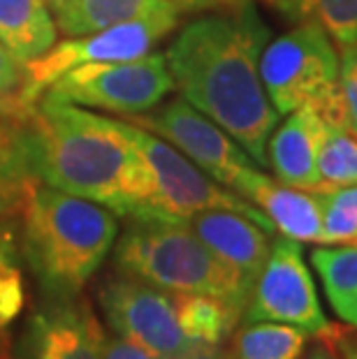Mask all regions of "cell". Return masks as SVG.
I'll use <instances>...</instances> for the list:
<instances>
[{"label":"cell","instance_id":"cell-1","mask_svg":"<svg viewBox=\"0 0 357 359\" xmlns=\"http://www.w3.org/2000/svg\"><path fill=\"white\" fill-rule=\"evenodd\" d=\"M269 28L250 0L230 14L193 19L165 51L174 88L223 128L255 165H267V144L281 114L260 79Z\"/></svg>","mask_w":357,"mask_h":359},{"label":"cell","instance_id":"cell-2","mask_svg":"<svg viewBox=\"0 0 357 359\" xmlns=\"http://www.w3.org/2000/svg\"><path fill=\"white\" fill-rule=\"evenodd\" d=\"M19 149L37 183L93 200L121 218L147 213L151 181L114 118L42 93L17 121Z\"/></svg>","mask_w":357,"mask_h":359},{"label":"cell","instance_id":"cell-3","mask_svg":"<svg viewBox=\"0 0 357 359\" xmlns=\"http://www.w3.org/2000/svg\"><path fill=\"white\" fill-rule=\"evenodd\" d=\"M21 253L42 299H77L119 236L107 206L33 181L19 209Z\"/></svg>","mask_w":357,"mask_h":359},{"label":"cell","instance_id":"cell-4","mask_svg":"<svg viewBox=\"0 0 357 359\" xmlns=\"http://www.w3.org/2000/svg\"><path fill=\"white\" fill-rule=\"evenodd\" d=\"M114 269L174 294H211L244 313L253 287L181 220L128 218L114 243Z\"/></svg>","mask_w":357,"mask_h":359},{"label":"cell","instance_id":"cell-5","mask_svg":"<svg viewBox=\"0 0 357 359\" xmlns=\"http://www.w3.org/2000/svg\"><path fill=\"white\" fill-rule=\"evenodd\" d=\"M114 123L121 130V135L137 149L149 172L151 195L147 213L142 218H163L186 223L188 218L200 211L225 209L237 211L264 227L269 234H276V227L255 204H250L234 190L223 188L216 179L202 172L163 137L149 133V130L135 126L130 121L114 118Z\"/></svg>","mask_w":357,"mask_h":359},{"label":"cell","instance_id":"cell-6","mask_svg":"<svg viewBox=\"0 0 357 359\" xmlns=\"http://www.w3.org/2000/svg\"><path fill=\"white\" fill-rule=\"evenodd\" d=\"M179 10L123 21V24L95 30V33L70 37L65 42H54L42 56L24 65L21 83V102L30 107L44 90L65 72L90 63H114V60H133L154 51L179 24Z\"/></svg>","mask_w":357,"mask_h":359},{"label":"cell","instance_id":"cell-7","mask_svg":"<svg viewBox=\"0 0 357 359\" xmlns=\"http://www.w3.org/2000/svg\"><path fill=\"white\" fill-rule=\"evenodd\" d=\"M172 90L174 79L167 58L151 51L133 60L74 67L58 77L44 93L77 107L135 116L158 107Z\"/></svg>","mask_w":357,"mask_h":359},{"label":"cell","instance_id":"cell-8","mask_svg":"<svg viewBox=\"0 0 357 359\" xmlns=\"http://www.w3.org/2000/svg\"><path fill=\"white\" fill-rule=\"evenodd\" d=\"M260 79L274 109L290 114L339 86L337 47L321 26L295 24L264 47Z\"/></svg>","mask_w":357,"mask_h":359},{"label":"cell","instance_id":"cell-9","mask_svg":"<svg viewBox=\"0 0 357 359\" xmlns=\"http://www.w3.org/2000/svg\"><path fill=\"white\" fill-rule=\"evenodd\" d=\"M97 304L116 336L137 343L156 359H172L195 346L179 327L174 292L114 271L97 285Z\"/></svg>","mask_w":357,"mask_h":359},{"label":"cell","instance_id":"cell-10","mask_svg":"<svg viewBox=\"0 0 357 359\" xmlns=\"http://www.w3.org/2000/svg\"><path fill=\"white\" fill-rule=\"evenodd\" d=\"M241 320L292 325L311 336H321L330 327L311 271L302 257L299 241L288 236L271 239L269 257L255 280Z\"/></svg>","mask_w":357,"mask_h":359},{"label":"cell","instance_id":"cell-11","mask_svg":"<svg viewBox=\"0 0 357 359\" xmlns=\"http://www.w3.org/2000/svg\"><path fill=\"white\" fill-rule=\"evenodd\" d=\"M128 121L163 137L211 179L232 190L255 167V160L223 128L197 111L184 97L128 116Z\"/></svg>","mask_w":357,"mask_h":359},{"label":"cell","instance_id":"cell-12","mask_svg":"<svg viewBox=\"0 0 357 359\" xmlns=\"http://www.w3.org/2000/svg\"><path fill=\"white\" fill-rule=\"evenodd\" d=\"M105 330L86 302L44 299L14 346L17 359H102Z\"/></svg>","mask_w":357,"mask_h":359},{"label":"cell","instance_id":"cell-13","mask_svg":"<svg viewBox=\"0 0 357 359\" xmlns=\"http://www.w3.org/2000/svg\"><path fill=\"white\" fill-rule=\"evenodd\" d=\"M186 225L220 262L239 273L250 287L255 285L269 257L274 234L241 213L225 209L200 211L188 218Z\"/></svg>","mask_w":357,"mask_h":359},{"label":"cell","instance_id":"cell-14","mask_svg":"<svg viewBox=\"0 0 357 359\" xmlns=\"http://www.w3.org/2000/svg\"><path fill=\"white\" fill-rule=\"evenodd\" d=\"M234 193L255 204L271 220L276 232L288 239L311 243L323 241V211L316 193L285 186L255 167L239 181Z\"/></svg>","mask_w":357,"mask_h":359},{"label":"cell","instance_id":"cell-15","mask_svg":"<svg viewBox=\"0 0 357 359\" xmlns=\"http://www.w3.org/2000/svg\"><path fill=\"white\" fill-rule=\"evenodd\" d=\"M321 133L323 123L309 107L290 111L285 123L271 133L267 144V165L274 170L281 183L307 193H321L323 186L316 165Z\"/></svg>","mask_w":357,"mask_h":359},{"label":"cell","instance_id":"cell-16","mask_svg":"<svg viewBox=\"0 0 357 359\" xmlns=\"http://www.w3.org/2000/svg\"><path fill=\"white\" fill-rule=\"evenodd\" d=\"M56 30L44 0H0V40L21 65L54 47Z\"/></svg>","mask_w":357,"mask_h":359},{"label":"cell","instance_id":"cell-17","mask_svg":"<svg viewBox=\"0 0 357 359\" xmlns=\"http://www.w3.org/2000/svg\"><path fill=\"white\" fill-rule=\"evenodd\" d=\"M181 332L195 346H223L237 330L241 313L211 294H174Z\"/></svg>","mask_w":357,"mask_h":359},{"label":"cell","instance_id":"cell-18","mask_svg":"<svg viewBox=\"0 0 357 359\" xmlns=\"http://www.w3.org/2000/svg\"><path fill=\"white\" fill-rule=\"evenodd\" d=\"M290 24H316L341 49L357 47V0H267Z\"/></svg>","mask_w":357,"mask_h":359},{"label":"cell","instance_id":"cell-19","mask_svg":"<svg viewBox=\"0 0 357 359\" xmlns=\"http://www.w3.org/2000/svg\"><path fill=\"white\" fill-rule=\"evenodd\" d=\"M309 336L299 327L283 323H244L232 334V359H299Z\"/></svg>","mask_w":357,"mask_h":359},{"label":"cell","instance_id":"cell-20","mask_svg":"<svg viewBox=\"0 0 357 359\" xmlns=\"http://www.w3.org/2000/svg\"><path fill=\"white\" fill-rule=\"evenodd\" d=\"M311 262L325 285V294L341 320L357 327V246L316 248Z\"/></svg>","mask_w":357,"mask_h":359},{"label":"cell","instance_id":"cell-21","mask_svg":"<svg viewBox=\"0 0 357 359\" xmlns=\"http://www.w3.org/2000/svg\"><path fill=\"white\" fill-rule=\"evenodd\" d=\"M179 10L172 0H79L70 26V37L88 35L95 30L123 24V21L156 17Z\"/></svg>","mask_w":357,"mask_h":359},{"label":"cell","instance_id":"cell-22","mask_svg":"<svg viewBox=\"0 0 357 359\" xmlns=\"http://www.w3.org/2000/svg\"><path fill=\"white\" fill-rule=\"evenodd\" d=\"M17 121H0V220L17 216L30 183L35 181L21 156Z\"/></svg>","mask_w":357,"mask_h":359},{"label":"cell","instance_id":"cell-23","mask_svg":"<svg viewBox=\"0 0 357 359\" xmlns=\"http://www.w3.org/2000/svg\"><path fill=\"white\" fill-rule=\"evenodd\" d=\"M316 165L321 193L357 183V135L348 128H323Z\"/></svg>","mask_w":357,"mask_h":359},{"label":"cell","instance_id":"cell-24","mask_svg":"<svg viewBox=\"0 0 357 359\" xmlns=\"http://www.w3.org/2000/svg\"><path fill=\"white\" fill-rule=\"evenodd\" d=\"M323 211V241L357 246V183L316 193Z\"/></svg>","mask_w":357,"mask_h":359},{"label":"cell","instance_id":"cell-25","mask_svg":"<svg viewBox=\"0 0 357 359\" xmlns=\"http://www.w3.org/2000/svg\"><path fill=\"white\" fill-rule=\"evenodd\" d=\"M26 287L21 276L12 236L0 227V357H5V339L14 320L24 311Z\"/></svg>","mask_w":357,"mask_h":359},{"label":"cell","instance_id":"cell-26","mask_svg":"<svg viewBox=\"0 0 357 359\" xmlns=\"http://www.w3.org/2000/svg\"><path fill=\"white\" fill-rule=\"evenodd\" d=\"M21 83H24V65L0 40V121L19 118L28 109L21 102Z\"/></svg>","mask_w":357,"mask_h":359},{"label":"cell","instance_id":"cell-27","mask_svg":"<svg viewBox=\"0 0 357 359\" xmlns=\"http://www.w3.org/2000/svg\"><path fill=\"white\" fill-rule=\"evenodd\" d=\"M339 83L346 100L348 126L357 135V47L344 49V56L339 58Z\"/></svg>","mask_w":357,"mask_h":359},{"label":"cell","instance_id":"cell-28","mask_svg":"<svg viewBox=\"0 0 357 359\" xmlns=\"http://www.w3.org/2000/svg\"><path fill=\"white\" fill-rule=\"evenodd\" d=\"M321 343L325 348H330L332 353H337L339 359H357V332L355 327H339L330 325L321 336Z\"/></svg>","mask_w":357,"mask_h":359},{"label":"cell","instance_id":"cell-29","mask_svg":"<svg viewBox=\"0 0 357 359\" xmlns=\"http://www.w3.org/2000/svg\"><path fill=\"white\" fill-rule=\"evenodd\" d=\"M102 359H156L151 353H147L137 343L121 339V336H107L105 334L102 346Z\"/></svg>","mask_w":357,"mask_h":359},{"label":"cell","instance_id":"cell-30","mask_svg":"<svg viewBox=\"0 0 357 359\" xmlns=\"http://www.w3.org/2000/svg\"><path fill=\"white\" fill-rule=\"evenodd\" d=\"M51 12V17L56 21V28L63 35L70 33V26L74 21V14H77V5L79 0H44Z\"/></svg>","mask_w":357,"mask_h":359},{"label":"cell","instance_id":"cell-31","mask_svg":"<svg viewBox=\"0 0 357 359\" xmlns=\"http://www.w3.org/2000/svg\"><path fill=\"white\" fill-rule=\"evenodd\" d=\"M172 359H232L230 350L220 346H193Z\"/></svg>","mask_w":357,"mask_h":359},{"label":"cell","instance_id":"cell-32","mask_svg":"<svg viewBox=\"0 0 357 359\" xmlns=\"http://www.w3.org/2000/svg\"><path fill=\"white\" fill-rule=\"evenodd\" d=\"M172 3L179 7V12H200L225 3H234V0H172Z\"/></svg>","mask_w":357,"mask_h":359},{"label":"cell","instance_id":"cell-33","mask_svg":"<svg viewBox=\"0 0 357 359\" xmlns=\"http://www.w3.org/2000/svg\"><path fill=\"white\" fill-rule=\"evenodd\" d=\"M309 359H339V355H337V353H332L330 348H325L323 343H321V348H316L314 353L309 355Z\"/></svg>","mask_w":357,"mask_h":359},{"label":"cell","instance_id":"cell-34","mask_svg":"<svg viewBox=\"0 0 357 359\" xmlns=\"http://www.w3.org/2000/svg\"><path fill=\"white\" fill-rule=\"evenodd\" d=\"M234 3H244V0H234Z\"/></svg>","mask_w":357,"mask_h":359}]
</instances>
